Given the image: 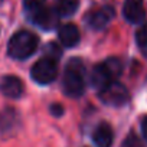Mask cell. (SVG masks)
<instances>
[{
	"instance_id": "obj_20",
	"label": "cell",
	"mask_w": 147,
	"mask_h": 147,
	"mask_svg": "<svg viewBox=\"0 0 147 147\" xmlns=\"http://www.w3.org/2000/svg\"><path fill=\"white\" fill-rule=\"evenodd\" d=\"M2 2H3V0H0V3H2Z\"/></svg>"
},
{
	"instance_id": "obj_15",
	"label": "cell",
	"mask_w": 147,
	"mask_h": 147,
	"mask_svg": "<svg viewBox=\"0 0 147 147\" xmlns=\"http://www.w3.org/2000/svg\"><path fill=\"white\" fill-rule=\"evenodd\" d=\"M61 48L55 43V42H51L46 48H45V56H48V58H52V59H58L59 56H61Z\"/></svg>"
},
{
	"instance_id": "obj_12",
	"label": "cell",
	"mask_w": 147,
	"mask_h": 147,
	"mask_svg": "<svg viewBox=\"0 0 147 147\" xmlns=\"http://www.w3.org/2000/svg\"><path fill=\"white\" fill-rule=\"evenodd\" d=\"M19 124V115L16 114V110L6 108L0 111V134L12 131Z\"/></svg>"
},
{
	"instance_id": "obj_18",
	"label": "cell",
	"mask_w": 147,
	"mask_h": 147,
	"mask_svg": "<svg viewBox=\"0 0 147 147\" xmlns=\"http://www.w3.org/2000/svg\"><path fill=\"white\" fill-rule=\"evenodd\" d=\"M51 111H52V114H53V115H58V117H59V115H62L63 108H62L59 104H56V105H52V107H51Z\"/></svg>"
},
{
	"instance_id": "obj_6",
	"label": "cell",
	"mask_w": 147,
	"mask_h": 147,
	"mask_svg": "<svg viewBox=\"0 0 147 147\" xmlns=\"http://www.w3.org/2000/svg\"><path fill=\"white\" fill-rule=\"evenodd\" d=\"M113 18H114V9L110 6H104V7H100V9L88 13L87 23L92 29L100 30V29H104L113 20Z\"/></svg>"
},
{
	"instance_id": "obj_8",
	"label": "cell",
	"mask_w": 147,
	"mask_h": 147,
	"mask_svg": "<svg viewBox=\"0 0 147 147\" xmlns=\"http://www.w3.org/2000/svg\"><path fill=\"white\" fill-rule=\"evenodd\" d=\"M123 15L130 23H141L146 18L143 0H125L123 6Z\"/></svg>"
},
{
	"instance_id": "obj_10",
	"label": "cell",
	"mask_w": 147,
	"mask_h": 147,
	"mask_svg": "<svg viewBox=\"0 0 147 147\" xmlns=\"http://www.w3.org/2000/svg\"><path fill=\"white\" fill-rule=\"evenodd\" d=\"M58 36H59L61 43L63 46H68V48L75 46L80 42V39H81L80 30L74 23H66V25L61 26L59 32H58Z\"/></svg>"
},
{
	"instance_id": "obj_16",
	"label": "cell",
	"mask_w": 147,
	"mask_h": 147,
	"mask_svg": "<svg viewBox=\"0 0 147 147\" xmlns=\"http://www.w3.org/2000/svg\"><path fill=\"white\" fill-rule=\"evenodd\" d=\"M23 5L29 13H33L45 6V0H23Z\"/></svg>"
},
{
	"instance_id": "obj_9",
	"label": "cell",
	"mask_w": 147,
	"mask_h": 147,
	"mask_svg": "<svg viewBox=\"0 0 147 147\" xmlns=\"http://www.w3.org/2000/svg\"><path fill=\"white\" fill-rule=\"evenodd\" d=\"M0 92L7 98H19L23 94V82L15 75H5L0 80Z\"/></svg>"
},
{
	"instance_id": "obj_7",
	"label": "cell",
	"mask_w": 147,
	"mask_h": 147,
	"mask_svg": "<svg viewBox=\"0 0 147 147\" xmlns=\"http://www.w3.org/2000/svg\"><path fill=\"white\" fill-rule=\"evenodd\" d=\"M30 15H32V20L39 28H42L45 30L53 29L58 25V13L53 9H49L46 6L40 7L39 10H36V12H33Z\"/></svg>"
},
{
	"instance_id": "obj_5",
	"label": "cell",
	"mask_w": 147,
	"mask_h": 147,
	"mask_svg": "<svg viewBox=\"0 0 147 147\" xmlns=\"http://www.w3.org/2000/svg\"><path fill=\"white\" fill-rule=\"evenodd\" d=\"M98 92H100L101 101L107 105H111V107H121V105L127 104V101L130 98L128 90L117 81L110 82L105 88H102Z\"/></svg>"
},
{
	"instance_id": "obj_2",
	"label": "cell",
	"mask_w": 147,
	"mask_h": 147,
	"mask_svg": "<svg viewBox=\"0 0 147 147\" xmlns=\"http://www.w3.org/2000/svg\"><path fill=\"white\" fill-rule=\"evenodd\" d=\"M121 72H123L121 61L118 58H110V59L104 61L102 63H98L94 66V69L91 72L90 82L97 91H101L110 82H113L114 78L120 77Z\"/></svg>"
},
{
	"instance_id": "obj_3",
	"label": "cell",
	"mask_w": 147,
	"mask_h": 147,
	"mask_svg": "<svg viewBox=\"0 0 147 147\" xmlns=\"http://www.w3.org/2000/svg\"><path fill=\"white\" fill-rule=\"evenodd\" d=\"M39 39L29 30H19L16 32L9 43H7V53L13 59H26L35 53L38 49Z\"/></svg>"
},
{
	"instance_id": "obj_17",
	"label": "cell",
	"mask_w": 147,
	"mask_h": 147,
	"mask_svg": "<svg viewBox=\"0 0 147 147\" xmlns=\"http://www.w3.org/2000/svg\"><path fill=\"white\" fill-rule=\"evenodd\" d=\"M121 147H143V144H141V140L134 133H130L125 137V140L121 143Z\"/></svg>"
},
{
	"instance_id": "obj_13",
	"label": "cell",
	"mask_w": 147,
	"mask_h": 147,
	"mask_svg": "<svg viewBox=\"0 0 147 147\" xmlns=\"http://www.w3.org/2000/svg\"><path fill=\"white\" fill-rule=\"evenodd\" d=\"M78 6H80V0H56L55 12L59 16L68 18V16H72L77 12Z\"/></svg>"
},
{
	"instance_id": "obj_1",
	"label": "cell",
	"mask_w": 147,
	"mask_h": 147,
	"mask_svg": "<svg viewBox=\"0 0 147 147\" xmlns=\"http://www.w3.org/2000/svg\"><path fill=\"white\" fill-rule=\"evenodd\" d=\"M62 90L65 95L71 98H80L85 91V68L81 59L74 58L66 63L63 77H62Z\"/></svg>"
},
{
	"instance_id": "obj_19",
	"label": "cell",
	"mask_w": 147,
	"mask_h": 147,
	"mask_svg": "<svg viewBox=\"0 0 147 147\" xmlns=\"http://www.w3.org/2000/svg\"><path fill=\"white\" fill-rule=\"evenodd\" d=\"M141 133H143V137L147 140V115L141 120Z\"/></svg>"
},
{
	"instance_id": "obj_14",
	"label": "cell",
	"mask_w": 147,
	"mask_h": 147,
	"mask_svg": "<svg viewBox=\"0 0 147 147\" xmlns=\"http://www.w3.org/2000/svg\"><path fill=\"white\" fill-rule=\"evenodd\" d=\"M136 40L138 43V46L141 48V51L146 53L147 56V23H144L136 33Z\"/></svg>"
},
{
	"instance_id": "obj_11",
	"label": "cell",
	"mask_w": 147,
	"mask_h": 147,
	"mask_svg": "<svg viewBox=\"0 0 147 147\" xmlns=\"http://www.w3.org/2000/svg\"><path fill=\"white\" fill-rule=\"evenodd\" d=\"M113 128L107 123H101L92 133V141L97 147H111L113 144Z\"/></svg>"
},
{
	"instance_id": "obj_4",
	"label": "cell",
	"mask_w": 147,
	"mask_h": 147,
	"mask_svg": "<svg viewBox=\"0 0 147 147\" xmlns=\"http://www.w3.org/2000/svg\"><path fill=\"white\" fill-rule=\"evenodd\" d=\"M56 75H58L56 61L52 58H48V56H43L38 62H35V65L30 69L32 80L40 85H48V84L53 82Z\"/></svg>"
}]
</instances>
